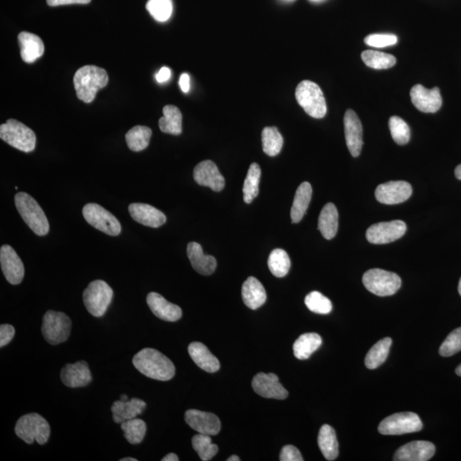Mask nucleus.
Instances as JSON below:
<instances>
[{"label": "nucleus", "instance_id": "obj_25", "mask_svg": "<svg viewBox=\"0 0 461 461\" xmlns=\"http://www.w3.org/2000/svg\"><path fill=\"white\" fill-rule=\"evenodd\" d=\"M146 408L145 401L133 398L126 401H117L111 407L113 420L117 424H122L126 420L136 418L141 415Z\"/></svg>", "mask_w": 461, "mask_h": 461}, {"label": "nucleus", "instance_id": "obj_23", "mask_svg": "<svg viewBox=\"0 0 461 461\" xmlns=\"http://www.w3.org/2000/svg\"><path fill=\"white\" fill-rule=\"evenodd\" d=\"M147 304L159 319L174 322L182 317V310L178 305L169 303L157 292H150L146 298Z\"/></svg>", "mask_w": 461, "mask_h": 461}, {"label": "nucleus", "instance_id": "obj_15", "mask_svg": "<svg viewBox=\"0 0 461 461\" xmlns=\"http://www.w3.org/2000/svg\"><path fill=\"white\" fill-rule=\"evenodd\" d=\"M252 388L257 394L264 398L284 400L288 396V391L274 373H258L252 380Z\"/></svg>", "mask_w": 461, "mask_h": 461}, {"label": "nucleus", "instance_id": "obj_26", "mask_svg": "<svg viewBox=\"0 0 461 461\" xmlns=\"http://www.w3.org/2000/svg\"><path fill=\"white\" fill-rule=\"evenodd\" d=\"M190 358L202 370L214 373L220 369V361L213 355L204 344L200 342H193L188 347Z\"/></svg>", "mask_w": 461, "mask_h": 461}, {"label": "nucleus", "instance_id": "obj_14", "mask_svg": "<svg viewBox=\"0 0 461 461\" xmlns=\"http://www.w3.org/2000/svg\"><path fill=\"white\" fill-rule=\"evenodd\" d=\"M412 186L406 181H389L377 186V200L384 204H398L411 197Z\"/></svg>", "mask_w": 461, "mask_h": 461}, {"label": "nucleus", "instance_id": "obj_31", "mask_svg": "<svg viewBox=\"0 0 461 461\" xmlns=\"http://www.w3.org/2000/svg\"><path fill=\"white\" fill-rule=\"evenodd\" d=\"M318 444L322 455L327 460H334L339 456V442H337L336 432L332 427L324 424L320 428L318 436Z\"/></svg>", "mask_w": 461, "mask_h": 461}, {"label": "nucleus", "instance_id": "obj_42", "mask_svg": "<svg viewBox=\"0 0 461 461\" xmlns=\"http://www.w3.org/2000/svg\"><path fill=\"white\" fill-rule=\"evenodd\" d=\"M146 9L157 22L168 21L173 13L172 0H149Z\"/></svg>", "mask_w": 461, "mask_h": 461}, {"label": "nucleus", "instance_id": "obj_53", "mask_svg": "<svg viewBox=\"0 0 461 461\" xmlns=\"http://www.w3.org/2000/svg\"><path fill=\"white\" fill-rule=\"evenodd\" d=\"M455 176L458 180L461 181V164L455 169Z\"/></svg>", "mask_w": 461, "mask_h": 461}, {"label": "nucleus", "instance_id": "obj_51", "mask_svg": "<svg viewBox=\"0 0 461 461\" xmlns=\"http://www.w3.org/2000/svg\"><path fill=\"white\" fill-rule=\"evenodd\" d=\"M178 84H180L181 89L182 90L183 93H188L190 91V77L188 74L184 73L181 75L180 77V82H178Z\"/></svg>", "mask_w": 461, "mask_h": 461}, {"label": "nucleus", "instance_id": "obj_40", "mask_svg": "<svg viewBox=\"0 0 461 461\" xmlns=\"http://www.w3.org/2000/svg\"><path fill=\"white\" fill-rule=\"evenodd\" d=\"M122 430L126 441L131 444L141 443L147 431L146 424L141 419H132L122 423Z\"/></svg>", "mask_w": 461, "mask_h": 461}, {"label": "nucleus", "instance_id": "obj_11", "mask_svg": "<svg viewBox=\"0 0 461 461\" xmlns=\"http://www.w3.org/2000/svg\"><path fill=\"white\" fill-rule=\"evenodd\" d=\"M83 216L94 228L101 230L107 235L118 236L122 232V226L117 217L97 204H87L82 210Z\"/></svg>", "mask_w": 461, "mask_h": 461}, {"label": "nucleus", "instance_id": "obj_45", "mask_svg": "<svg viewBox=\"0 0 461 461\" xmlns=\"http://www.w3.org/2000/svg\"><path fill=\"white\" fill-rule=\"evenodd\" d=\"M461 351V327L454 330L444 340L439 349V353L443 357H449Z\"/></svg>", "mask_w": 461, "mask_h": 461}, {"label": "nucleus", "instance_id": "obj_35", "mask_svg": "<svg viewBox=\"0 0 461 461\" xmlns=\"http://www.w3.org/2000/svg\"><path fill=\"white\" fill-rule=\"evenodd\" d=\"M392 344L391 339H385L377 342L368 351L365 359V365L368 369H376L380 367L387 361L389 353V349Z\"/></svg>", "mask_w": 461, "mask_h": 461}, {"label": "nucleus", "instance_id": "obj_58", "mask_svg": "<svg viewBox=\"0 0 461 461\" xmlns=\"http://www.w3.org/2000/svg\"><path fill=\"white\" fill-rule=\"evenodd\" d=\"M458 291H459L460 295L461 296V278H460V282H459Z\"/></svg>", "mask_w": 461, "mask_h": 461}, {"label": "nucleus", "instance_id": "obj_7", "mask_svg": "<svg viewBox=\"0 0 461 461\" xmlns=\"http://www.w3.org/2000/svg\"><path fill=\"white\" fill-rule=\"evenodd\" d=\"M113 290L103 280H94L83 292V301L91 316L102 317L112 301Z\"/></svg>", "mask_w": 461, "mask_h": 461}, {"label": "nucleus", "instance_id": "obj_30", "mask_svg": "<svg viewBox=\"0 0 461 461\" xmlns=\"http://www.w3.org/2000/svg\"><path fill=\"white\" fill-rule=\"evenodd\" d=\"M312 186L309 182H304L297 188L291 209L293 223H298L305 216L312 198Z\"/></svg>", "mask_w": 461, "mask_h": 461}, {"label": "nucleus", "instance_id": "obj_48", "mask_svg": "<svg viewBox=\"0 0 461 461\" xmlns=\"http://www.w3.org/2000/svg\"><path fill=\"white\" fill-rule=\"evenodd\" d=\"M15 328L13 325L3 324L0 325V347L7 345L13 339Z\"/></svg>", "mask_w": 461, "mask_h": 461}, {"label": "nucleus", "instance_id": "obj_18", "mask_svg": "<svg viewBox=\"0 0 461 461\" xmlns=\"http://www.w3.org/2000/svg\"><path fill=\"white\" fill-rule=\"evenodd\" d=\"M193 178L198 185L207 186L214 192H221L225 188L223 176L216 164L210 160L202 161L195 167Z\"/></svg>", "mask_w": 461, "mask_h": 461}, {"label": "nucleus", "instance_id": "obj_49", "mask_svg": "<svg viewBox=\"0 0 461 461\" xmlns=\"http://www.w3.org/2000/svg\"><path fill=\"white\" fill-rule=\"evenodd\" d=\"M91 1V0H46L50 6L74 5V4L86 5V4H89Z\"/></svg>", "mask_w": 461, "mask_h": 461}, {"label": "nucleus", "instance_id": "obj_8", "mask_svg": "<svg viewBox=\"0 0 461 461\" xmlns=\"http://www.w3.org/2000/svg\"><path fill=\"white\" fill-rule=\"evenodd\" d=\"M365 287L379 297L394 295L401 288V278L395 273L375 268L365 272L363 279Z\"/></svg>", "mask_w": 461, "mask_h": 461}, {"label": "nucleus", "instance_id": "obj_6", "mask_svg": "<svg viewBox=\"0 0 461 461\" xmlns=\"http://www.w3.org/2000/svg\"><path fill=\"white\" fill-rule=\"evenodd\" d=\"M296 98L305 112L316 119L323 118L327 114V103L320 86L315 82L304 81L298 84Z\"/></svg>", "mask_w": 461, "mask_h": 461}, {"label": "nucleus", "instance_id": "obj_52", "mask_svg": "<svg viewBox=\"0 0 461 461\" xmlns=\"http://www.w3.org/2000/svg\"><path fill=\"white\" fill-rule=\"evenodd\" d=\"M162 461H178V457L177 455L174 454V453H171V454H169L168 455H166L164 459L162 460Z\"/></svg>", "mask_w": 461, "mask_h": 461}, {"label": "nucleus", "instance_id": "obj_44", "mask_svg": "<svg viewBox=\"0 0 461 461\" xmlns=\"http://www.w3.org/2000/svg\"><path fill=\"white\" fill-rule=\"evenodd\" d=\"M393 140L400 145L408 144L410 140V129L407 122L398 117H392L389 121Z\"/></svg>", "mask_w": 461, "mask_h": 461}, {"label": "nucleus", "instance_id": "obj_34", "mask_svg": "<svg viewBox=\"0 0 461 461\" xmlns=\"http://www.w3.org/2000/svg\"><path fill=\"white\" fill-rule=\"evenodd\" d=\"M152 134L148 126H135L126 134V144L133 152H141L148 147Z\"/></svg>", "mask_w": 461, "mask_h": 461}, {"label": "nucleus", "instance_id": "obj_10", "mask_svg": "<svg viewBox=\"0 0 461 461\" xmlns=\"http://www.w3.org/2000/svg\"><path fill=\"white\" fill-rule=\"evenodd\" d=\"M423 428L422 421L415 413H398L385 418L379 424L380 434L399 436L418 432Z\"/></svg>", "mask_w": 461, "mask_h": 461}, {"label": "nucleus", "instance_id": "obj_20", "mask_svg": "<svg viewBox=\"0 0 461 461\" xmlns=\"http://www.w3.org/2000/svg\"><path fill=\"white\" fill-rule=\"evenodd\" d=\"M435 445L427 441H415L403 445L396 452V461H427L435 455Z\"/></svg>", "mask_w": 461, "mask_h": 461}, {"label": "nucleus", "instance_id": "obj_50", "mask_svg": "<svg viewBox=\"0 0 461 461\" xmlns=\"http://www.w3.org/2000/svg\"><path fill=\"white\" fill-rule=\"evenodd\" d=\"M171 77V71L169 67H162L159 72L156 74L157 81L159 83H164L167 81H169Z\"/></svg>", "mask_w": 461, "mask_h": 461}, {"label": "nucleus", "instance_id": "obj_47", "mask_svg": "<svg viewBox=\"0 0 461 461\" xmlns=\"http://www.w3.org/2000/svg\"><path fill=\"white\" fill-rule=\"evenodd\" d=\"M280 460L281 461H303L304 458L301 453L292 445H286L280 452Z\"/></svg>", "mask_w": 461, "mask_h": 461}, {"label": "nucleus", "instance_id": "obj_29", "mask_svg": "<svg viewBox=\"0 0 461 461\" xmlns=\"http://www.w3.org/2000/svg\"><path fill=\"white\" fill-rule=\"evenodd\" d=\"M318 228L325 240H332L336 236L337 229H339V212H337L336 206L332 202L325 204L322 209L319 222H318Z\"/></svg>", "mask_w": 461, "mask_h": 461}, {"label": "nucleus", "instance_id": "obj_12", "mask_svg": "<svg viewBox=\"0 0 461 461\" xmlns=\"http://www.w3.org/2000/svg\"><path fill=\"white\" fill-rule=\"evenodd\" d=\"M407 226L403 221L380 222L367 230V240L371 244L385 245L399 240L406 233Z\"/></svg>", "mask_w": 461, "mask_h": 461}, {"label": "nucleus", "instance_id": "obj_17", "mask_svg": "<svg viewBox=\"0 0 461 461\" xmlns=\"http://www.w3.org/2000/svg\"><path fill=\"white\" fill-rule=\"evenodd\" d=\"M410 96L413 105L421 112L435 113L443 105L439 87L429 90L422 85H415L411 89Z\"/></svg>", "mask_w": 461, "mask_h": 461}, {"label": "nucleus", "instance_id": "obj_43", "mask_svg": "<svg viewBox=\"0 0 461 461\" xmlns=\"http://www.w3.org/2000/svg\"><path fill=\"white\" fill-rule=\"evenodd\" d=\"M305 304L313 313L328 315L332 312V301L319 292H312L305 297Z\"/></svg>", "mask_w": 461, "mask_h": 461}, {"label": "nucleus", "instance_id": "obj_24", "mask_svg": "<svg viewBox=\"0 0 461 461\" xmlns=\"http://www.w3.org/2000/svg\"><path fill=\"white\" fill-rule=\"evenodd\" d=\"M188 256L195 271L202 275H212L216 271L217 261L212 256H207L202 246L196 242H190L188 245Z\"/></svg>", "mask_w": 461, "mask_h": 461}, {"label": "nucleus", "instance_id": "obj_9", "mask_svg": "<svg viewBox=\"0 0 461 461\" xmlns=\"http://www.w3.org/2000/svg\"><path fill=\"white\" fill-rule=\"evenodd\" d=\"M71 328L72 322L65 313L49 310L43 317V337L51 345L66 342L70 337Z\"/></svg>", "mask_w": 461, "mask_h": 461}, {"label": "nucleus", "instance_id": "obj_16", "mask_svg": "<svg viewBox=\"0 0 461 461\" xmlns=\"http://www.w3.org/2000/svg\"><path fill=\"white\" fill-rule=\"evenodd\" d=\"M185 419L189 427L200 434L216 436L221 431V421L214 413L190 409L186 412Z\"/></svg>", "mask_w": 461, "mask_h": 461}, {"label": "nucleus", "instance_id": "obj_5", "mask_svg": "<svg viewBox=\"0 0 461 461\" xmlns=\"http://www.w3.org/2000/svg\"><path fill=\"white\" fill-rule=\"evenodd\" d=\"M0 138L23 152H33L37 145V135L34 131L15 119H9L0 126Z\"/></svg>", "mask_w": 461, "mask_h": 461}, {"label": "nucleus", "instance_id": "obj_13", "mask_svg": "<svg viewBox=\"0 0 461 461\" xmlns=\"http://www.w3.org/2000/svg\"><path fill=\"white\" fill-rule=\"evenodd\" d=\"M0 264L6 279L11 285H19L25 275V265L11 246L4 245L0 249Z\"/></svg>", "mask_w": 461, "mask_h": 461}, {"label": "nucleus", "instance_id": "obj_36", "mask_svg": "<svg viewBox=\"0 0 461 461\" xmlns=\"http://www.w3.org/2000/svg\"><path fill=\"white\" fill-rule=\"evenodd\" d=\"M262 150L269 157H275L281 152L284 138L275 126H267L261 133Z\"/></svg>", "mask_w": 461, "mask_h": 461}, {"label": "nucleus", "instance_id": "obj_32", "mask_svg": "<svg viewBox=\"0 0 461 461\" xmlns=\"http://www.w3.org/2000/svg\"><path fill=\"white\" fill-rule=\"evenodd\" d=\"M322 339L319 334L305 333L296 340L293 345L294 356L298 360H307L320 347Z\"/></svg>", "mask_w": 461, "mask_h": 461}, {"label": "nucleus", "instance_id": "obj_57", "mask_svg": "<svg viewBox=\"0 0 461 461\" xmlns=\"http://www.w3.org/2000/svg\"><path fill=\"white\" fill-rule=\"evenodd\" d=\"M129 396H128L122 395V396H121V401H129Z\"/></svg>", "mask_w": 461, "mask_h": 461}, {"label": "nucleus", "instance_id": "obj_21", "mask_svg": "<svg viewBox=\"0 0 461 461\" xmlns=\"http://www.w3.org/2000/svg\"><path fill=\"white\" fill-rule=\"evenodd\" d=\"M61 380L63 384L70 388H81L89 385L93 376L89 364L84 361L74 364H67L61 371Z\"/></svg>", "mask_w": 461, "mask_h": 461}, {"label": "nucleus", "instance_id": "obj_41", "mask_svg": "<svg viewBox=\"0 0 461 461\" xmlns=\"http://www.w3.org/2000/svg\"><path fill=\"white\" fill-rule=\"evenodd\" d=\"M193 447L200 459L204 461L212 460L219 450L217 445L212 443L210 436L200 434V433L193 437Z\"/></svg>", "mask_w": 461, "mask_h": 461}, {"label": "nucleus", "instance_id": "obj_55", "mask_svg": "<svg viewBox=\"0 0 461 461\" xmlns=\"http://www.w3.org/2000/svg\"><path fill=\"white\" fill-rule=\"evenodd\" d=\"M455 372L457 375L461 377V364L456 368Z\"/></svg>", "mask_w": 461, "mask_h": 461}, {"label": "nucleus", "instance_id": "obj_2", "mask_svg": "<svg viewBox=\"0 0 461 461\" xmlns=\"http://www.w3.org/2000/svg\"><path fill=\"white\" fill-rule=\"evenodd\" d=\"M106 70L94 65H86L77 71L74 77V89L79 99L85 103L94 100L98 90L108 84Z\"/></svg>", "mask_w": 461, "mask_h": 461}, {"label": "nucleus", "instance_id": "obj_33", "mask_svg": "<svg viewBox=\"0 0 461 461\" xmlns=\"http://www.w3.org/2000/svg\"><path fill=\"white\" fill-rule=\"evenodd\" d=\"M164 117L159 119V129L165 134L180 135L182 133V114L174 105H166Z\"/></svg>", "mask_w": 461, "mask_h": 461}, {"label": "nucleus", "instance_id": "obj_28", "mask_svg": "<svg viewBox=\"0 0 461 461\" xmlns=\"http://www.w3.org/2000/svg\"><path fill=\"white\" fill-rule=\"evenodd\" d=\"M242 298L244 303L250 309L261 307L267 300L264 286L254 277H249L242 286Z\"/></svg>", "mask_w": 461, "mask_h": 461}, {"label": "nucleus", "instance_id": "obj_27", "mask_svg": "<svg viewBox=\"0 0 461 461\" xmlns=\"http://www.w3.org/2000/svg\"><path fill=\"white\" fill-rule=\"evenodd\" d=\"M21 57L27 63H32L41 58L45 51L42 39L34 34L22 32L18 35Z\"/></svg>", "mask_w": 461, "mask_h": 461}, {"label": "nucleus", "instance_id": "obj_46", "mask_svg": "<svg viewBox=\"0 0 461 461\" xmlns=\"http://www.w3.org/2000/svg\"><path fill=\"white\" fill-rule=\"evenodd\" d=\"M368 46L383 48V47L394 46L397 43V37L394 34H370L364 39Z\"/></svg>", "mask_w": 461, "mask_h": 461}, {"label": "nucleus", "instance_id": "obj_19", "mask_svg": "<svg viewBox=\"0 0 461 461\" xmlns=\"http://www.w3.org/2000/svg\"><path fill=\"white\" fill-rule=\"evenodd\" d=\"M345 140L352 157H357L363 149V125L355 111L348 110L344 115Z\"/></svg>", "mask_w": 461, "mask_h": 461}, {"label": "nucleus", "instance_id": "obj_3", "mask_svg": "<svg viewBox=\"0 0 461 461\" xmlns=\"http://www.w3.org/2000/svg\"><path fill=\"white\" fill-rule=\"evenodd\" d=\"M15 204L22 220L37 235L46 236L49 233V221L33 197L26 193H18L15 197Z\"/></svg>", "mask_w": 461, "mask_h": 461}, {"label": "nucleus", "instance_id": "obj_54", "mask_svg": "<svg viewBox=\"0 0 461 461\" xmlns=\"http://www.w3.org/2000/svg\"><path fill=\"white\" fill-rule=\"evenodd\" d=\"M226 460H228V461H240V459L238 458V456H237V455H232V456H230L229 458Z\"/></svg>", "mask_w": 461, "mask_h": 461}, {"label": "nucleus", "instance_id": "obj_39", "mask_svg": "<svg viewBox=\"0 0 461 461\" xmlns=\"http://www.w3.org/2000/svg\"><path fill=\"white\" fill-rule=\"evenodd\" d=\"M361 58L365 65L375 70H387L396 63V58L394 56L377 51H364L361 53Z\"/></svg>", "mask_w": 461, "mask_h": 461}, {"label": "nucleus", "instance_id": "obj_56", "mask_svg": "<svg viewBox=\"0 0 461 461\" xmlns=\"http://www.w3.org/2000/svg\"><path fill=\"white\" fill-rule=\"evenodd\" d=\"M121 461H137V460L134 458H131V457H128V458L122 459Z\"/></svg>", "mask_w": 461, "mask_h": 461}, {"label": "nucleus", "instance_id": "obj_1", "mask_svg": "<svg viewBox=\"0 0 461 461\" xmlns=\"http://www.w3.org/2000/svg\"><path fill=\"white\" fill-rule=\"evenodd\" d=\"M133 364L150 379L169 381L176 375V367L168 357L155 349L145 348L134 356Z\"/></svg>", "mask_w": 461, "mask_h": 461}, {"label": "nucleus", "instance_id": "obj_38", "mask_svg": "<svg viewBox=\"0 0 461 461\" xmlns=\"http://www.w3.org/2000/svg\"><path fill=\"white\" fill-rule=\"evenodd\" d=\"M268 268L274 276L283 278L291 268V260L287 252L282 249H273L268 261Z\"/></svg>", "mask_w": 461, "mask_h": 461}, {"label": "nucleus", "instance_id": "obj_4", "mask_svg": "<svg viewBox=\"0 0 461 461\" xmlns=\"http://www.w3.org/2000/svg\"><path fill=\"white\" fill-rule=\"evenodd\" d=\"M15 434L27 444L34 441L43 445L48 442L51 427L45 418L38 413H29L18 420L15 427Z\"/></svg>", "mask_w": 461, "mask_h": 461}, {"label": "nucleus", "instance_id": "obj_22", "mask_svg": "<svg viewBox=\"0 0 461 461\" xmlns=\"http://www.w3.org/2000/svg\"><path fill=\"white\" fill-rule=\"evenodd\" d=\"M129 212L135 221L149 228H157L164 225L167 221L165 214L161 210L146 204H140V202L131 204L129 206Z\"/></svg>", "mask_w": 461, "mask_h": 461}, {"label": "nucleus", "instance_id": "obj_37", "mask_svg": "<svg viewBox=\"0 0 461 461\" xmlns=\"http://www.w3.org/2000/svg\"><path fill=\"white\" fill-rule=\"evenodd\" d=\"M261 174L260 166L256 162L249 166L243 188L244 201L246 204H252V201L259 194Z\"/></svg>", "mask_w": 461, "mask_h": 461}]
</instances>
